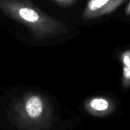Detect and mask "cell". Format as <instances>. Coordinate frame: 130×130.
Instances as JSON below:
<instances>
[{"label": "cell", "mask_w": 130, "mask_h": 130, "mask_svg": "<svg viewBox=\"0 0 130 130\" xmlns=\"http://www.w3.org/2000/svg\"><path fill=\"white\" fill-rule=\"evenodd\" d=\"M0 11L24 25L36 41L68 33L62 22L46 14L30 0H0Z\"/></svg>", "instance_id": "6da1fadb"}, {"label": "cell", "mask_w": 130, "mask_h": 130, "mask_svg": "<svg viewBox=\"0 0 130 130\" xmlns=\"http://www.w3.org/2000/svg\"><path fill=\"white\" fill-rule=\"evenodd\" d=\"M8 117L18 130H47L52 126L53 112L43 94L31 91L13 100Z\"/></svg>", "instance_id": "7a4b0ae2"}, {"label": "cell", "mask_w": 130, "mask_h": 130, "mask_svg": "<svg viewBox=\"0 0 130 130\" xmlns=\"http://www.w3.org/2000/svg\"><path fill=\"white\" fill-rule=\"evenodd\" d=\"M126 0H89L84 9L82 18L90 21L111 14Z\"/></svg>", "instance_id": "3957f363"}, {"label": "cell", "mask_w": 130, "mask_h": 130, "mask_svg": "<svg viewBox=\"0 0 130 130\" xmlns=\"http://www.w3.org/2000/svg\"><path fill=\"white\" fill-rule=\"evenodd\" d=\"M115 108L112 101L104 97H94L85 103V110L95 117H105L110 114Z\"/></svg>", "instance_id": "277c9868"}, {"label": "cell", "mask_w": 130, "mask_h": 130, "mask_svg": "<svg viewBox=\"0 0 130 130\" xmlns=\"http://www.w3.org/2000/svg\"><path fill=\"white\" fill-rule=\"evenodd\" d=\"M122 65V87L124 90L130 88V48L120 54Z\"/></svg>", "instance_id": "5b68a950"}, {"label": "cell", "mask_w": 130, "mask_h": 130, "mask_svg": "<svg viewBox=\"0 0 130 130\" xmlns=\"http://www.w3.org/2000/svg\"><path fill=\"white\" fill-rule=\"evenodd\" d=\"M51 1L54 2L55 3L58 4L60 6H64V7L69 6L75 2V0H51Z\"/></svg>", "instance_id": "8992f818"}, {"label": "cell", "mask_w": 130, "mask_h": 130, "mask_svg": "<svg viewBox=\"0 0 130 130\" xmlns=\"http://www.w3.org/2000/svg\"><path fill=\"white\" fill-rule=\"evenodd\" d=\"M125 14L128 16H130V2H129V4L127 5L126 10H125Z\"/></svg>", "instance_id": "52a82bcc"}]
</instances>
